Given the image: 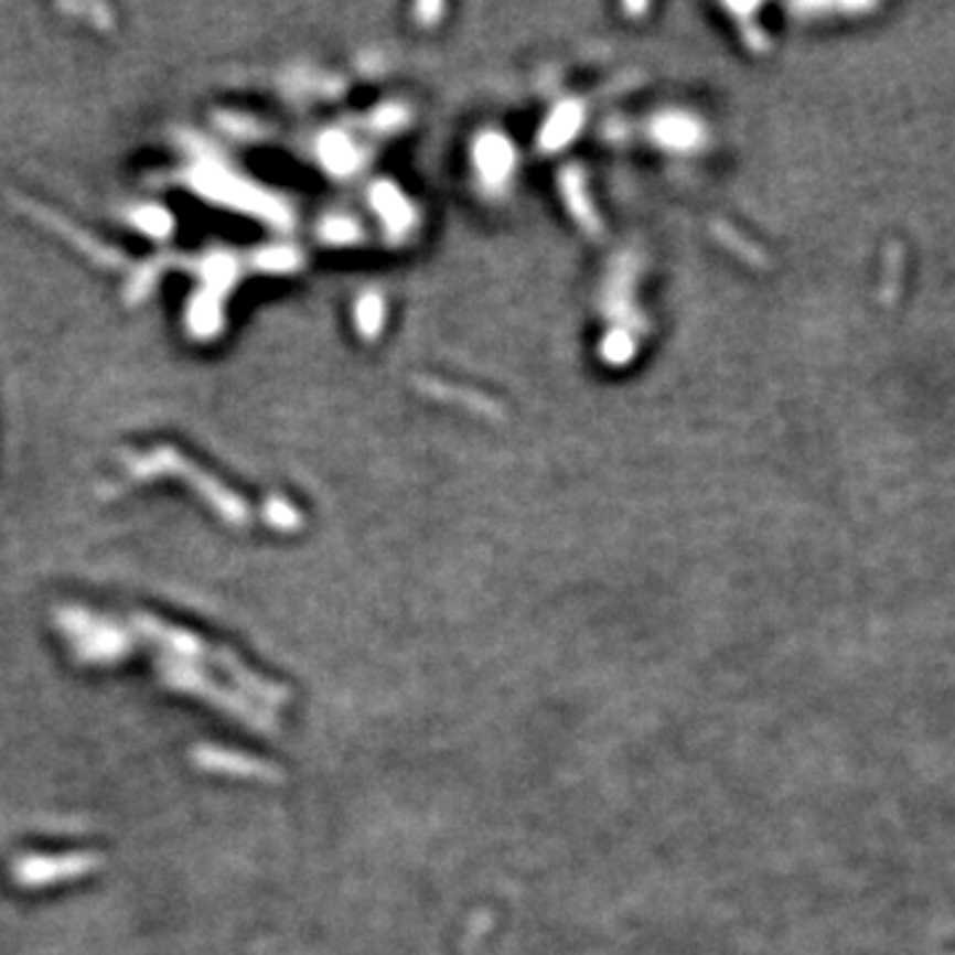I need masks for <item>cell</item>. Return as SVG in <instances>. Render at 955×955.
<instances>
[{
    "label": "cell",
    "instance_id": "cell-1",
    "mask_svg": "<svg viewBox=\"0 0 955 955\" xmlns=\"http://www.w3.org/2000/svg\"><path fill=\"white\" fill-rule=\"evenodd\" d=\"M202 762V768H213V770H226V773H237V775H255V777H277L279 773L273 768H268V764L258 762V759L250 757H239V754H228V751H218V749H200L197 754H194Z\"/></svg>",
    "mask_w": 955,
    "mask_h": 955
}]
</instances>
